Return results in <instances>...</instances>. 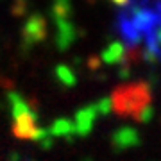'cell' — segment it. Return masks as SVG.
I'll return each instance as SVG.
<instances>
[{
	"label": "cell",
	"instance_id": "6da1fadb",
	"mask_svg": "<svg viewBox=\"0 0 161 161\" xmlns=\"http://www.w3.org/2000/svg\"><path fill=\"white\" fill-rule=\"evenodd\" d=\"M152 92L147 82H127L113 90L109 108L118 116H129L134 120L147 122L152 116Z\"/></svg>",
	"mask_w": 161,
	"mask_h": 161
},
{
	"label": "cell",
	"instance_id": "7a4b0ae2",
	"mask_svg": "<svg viewBox=\"0 0 161 161\" xmlns=\"http://www.w3.org/2000/svg\"><path fill=\"white\" fill-rule=\"evenodd\" d=\"M9 104H11V113H13V132L20 140H34L40 142L43 147L50 145V134L43 129L38 127L34 111L25 104L20 95L11 93L9 95Z\"/></svg>",
	"mask_w": 161,
	"mask_h": 161
},
{
	"label": "cell",
	"instance_id": "3957f363",
	"mask_svg": "<svg viewBox=\"0 0 161 161\" xmlns=\"http://www.w3.org/2000/svg\"><path fill=\"white\" fill-rule=\"evenodd\" d=\"M140 143V134L132 127H122L113 134V147L116 150H127L132 149Z\"/></svg>",
	"mask_w": 161,
	"mask_h": 161
},
{
	"label": "cell",
	"instance_id": "277c9868",
	"mask_svg": "<svg viewBox=\"0 0 161 161\" xmlns=\"http://www.w3.org/2000/svg\"><path fill=\"white\" fill-rule=\"evenodd\" d=\"M95 115H97L95 106H90V108L80 109L79 113L75 115V122H72V124H74V132L75 134H79V136H86L88 132L93 129Z\"/></svg>",
	"mask_w": 161,
	"mask_h": 161
},
{
	"label": "cell",
	"instance_id": "5b68a950",
	"mask_svg": "<svg viewBox=\"0 0 161 161\" xmlns=\"http://www.w3.org/2000/svg\"><path fill=\"white\" fill-rule=\"evenodd\" d=\"M50 136H70L74 134V124L70 120H58L48 131Z\"/></svg>",
	"mask_w": 161,
	"mask_h": 161
}]
</instances>
